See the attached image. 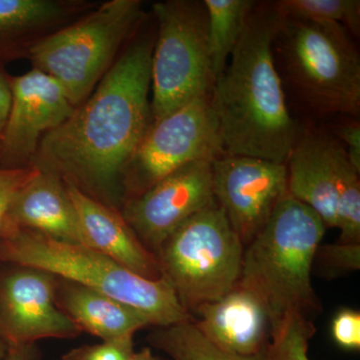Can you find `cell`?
<instances>
[{
	"label": "cell",
	"mask_w": 360,
	"mask_h": 360,
	"mask_svg": "<svg viewBox=\"0 0 360 360\" xmlns=\"http://www.w3.org/2000/svg\"><path fill=\"white\" fill-rule=\"evenodd\" d=\"M155 39L144 35L127 47L84 103L42 139L32 167L118 210L125 170L153 122Z\"/></svg>",
	"instance_id": "6da1fadb"
},
{
	"label": "cell",
	"mask_w": 360,
	"mask_h": 360,
	"mask_svg": "<svg viewBox=\"0 0 360 360\" xmlns=\"http://www.w3.org/2000/svg\"><path fill=\"white\" fill-rule=\"evenodd\" d=\"M283 20L274 4L255 6L213 84L210 103L224 155L286 163L300 136L274 59Z\"/></svg>",
	"instance_id": "7a4b0ae2"
},
{
	"label": "cell",
	"mask_w": 360,
	"mask_h": 360,
	"mask_svg": "<svg viewBox=\"0 0 360 360\" xmlns=\"http://www.w3.org/2000/svg\"><path fill=\"white\" fill-rule=\"evenodd\" d=\"M326 231L309 206L288 193L245 246L236 285L262 300L271 330L288 314L307 316L319 309L311 270Z\"/></svg>",
	"instance_id": "3957f363"
},
{
	"label": "cell",
	"mask_w": 360,
	"mask_h": 360,
	"mask_svg": "<svg viewBox=\"0 0 360 360\" xmlns=\"http://www.w3.org/2000/svg\"><path fill=\"white\" fill-rule=\"evenodd\" d=\"M0 259L44 270L110 296L139 310L158 328L193 319L165 277L139 276L89 246L63 243L28 229H1Z\"/></svg>",
	"instance_id": "277c9868"
},
{
	"label": "cell",
	"mask_w": 360,
	"mask_h": 360,
	"mask_svg": "<svg viewBox=\"0 0 360 360\" xmlns=\"http://www.w3.org/2000/svg\"><path fill=\"white\" fill-rule=\"evenodd\" d=\"M274 44L303 103L319 115H359L360 58L345 26L284 18Z\"/></svg>",
	"instance_id": "5b68a950"
},
{
	"label": "cell",
	"mask_w": 360,
	"mask_h": 360,
	"mask_svg": "<svg viewBox=\"0 0 360 360\" xmlns=\"http://www.w3.org/2000/svg\"><path fill=\"white\" fill-rule=\"evenodd\" d=\"M139 0H110L33 42V68L54 78L75 108L92 94L142 18Z\"/></svg>",
	"instance_id": "8992f818"
},
{
	"label": "cell",
	"mask_w": 360,
	"mask_h": 360,
	"mask_svg": "<svg viewBox=\"0 0 360 360\" xmlns=\"http://www.w3.org/2000/svg\"><path fill=\"white\" fill-rule=\"evenodd\" d=\"M243 251L245 245L217 202L180 225L155 255L162 276L191 314L236 288Z\"/></svg>",
	"instance_id": "52a82bcc"
},
{
	"label": "cell",
	"mask_w": 360,
	"mask_h": 360,
	"mask_svg": "<svg viewBox=\"0 0 360 360\" xmlns=\"http://www.w3.org/2000/svg\"><path fill=\"white\" fill-rule=\"evenodd\" d=\"M158 34L151 58L153 122L208 96L213 77L207 11L198 0H167L153 6Z\"/></svg>",
	"instance_id": "ba28073f"
},
{
	"label": "cell",
	"mask_w": 360,
	"mask_h": 360,
	"mask_svg": "<svg viewBox=\"0 0 360 360\" xmlns=\"http://www.w3.org/2000/svg\"><path fill=\"white\" fill-rule=\"evenodd\" d=\"M224 155L210 94L151 122L122 180L125 200L139 196L184 165ZM123 201V202H124Z\"/></svg>",
	"instance_id": "9c48e42d"
},
{
	"label": "cell",
	"mask_w": 360,
	"mask_h": 360,
	"mask_svg": "<svg viewBox=\"0 0 360 360\" xmlns=\"http://www.w3.org/2000/svg\"><path fill=\"white\" fill-rule=\"evenodd\" d=\"M213 160H198L175 170L139 196L123 202V219L139 240L156 253L180 225L217 203Z\"/></svg>",
	"instance_id": "30bf717a"
},
{
	"label": "cell",
	"mask_w": 360,
	"mask_h": 360,
	"mask_svg": "<svg viewBox=\"0 0 360 360\" xmlns=\"http://www.w3.org/2000/svg\"><path fill=\"white\" fill-rule=\"evenodd\" d=\"M212 169L215 200L245 248L288 193L286 163L222 155Z\"/></svg>",
	"instance_id": "8fae6325"
},
{
	"label": "cell",
	"mask_w": 360,
	"mask_h": 360,
	"mask_svg": "<svg viewBox=\"0 0 360 360\" xmlns=\"http://www.w3.org/2000/svg\"><path fill=\"white\" fill-rule=\"evenodd\" d=\"M58 281L49 272L28 266H18L0 279V338L7 347L82 333L56 303Z\"/></svg>",
	"instance_id": "7c38bea8"
},
{
	"label": "cell",
	"mask_w": 360,
	"mask_h": 360,
	"mask_svg": "<svg viewBox=\"0 0 360 360\" xmlns=\"http://www.w3.org/2000/svg\"><path fill=\"white\" fill-rule=\"evenodd\" d=\"M11 103L0 137L4 168L26 167L42 139L68 120L75 108L54 78L39 70L9 78Z\"/></svg>",
	"instance_id": "4fadbf2b"
},
{
	"label": "cell",
	"mask_w": 360,
	"mask_h": 360,
	"mask_svg": "<svg viewBox=\"0 0 360 360\" xmlns=\"http://www.w3.org/2000/svg\"><path fill=\"white\" fill-rule=\"evenodd\" d=\"M33 167L32 176L11 201L1 229H28L63 243L89 246L63 179Z\"/></svg>",
	"instance_id": "5bb4252c"
},
{
	"label": "cell",
	"mask_w": 360,
	"mask_h": 360,
	"mask_svg": "<svg viewBox=\"0 0 360 360\" xmlns=\"http://www.w3.org/2000/svg\"><path fill=\"white\" fill-rule=\"evenodd\" d=\"M198 330L225 352L239 355L265 352L271 335V323L264 303L255 293L236 285L212 302L191 312Z\"/></svg>",
	"instance_id": "9a60e30c"
},
{
	"label": "cell",
	"mask_w": 360,
	"mask_h": 360,
	"mask_svg": "<svg viewBox=\"0 0 360 360\" xmlns=\"http://www.w3.org/2000/svg\"><path fill=\"white\" fill-rule=\"evenodd\" d=\"M63 181L89 248L139 276L162 277L158 257L135 236L120 210L92 198L72 182Z\"/></svg>",
	"instance_id": "2e32d148"
},
{
	"label": "cell",
	"mask_w": 360,
	"mask_h": 360,
	"mask_svg": "<svg viewBox=\"0 0 360 360\" xmlns=\"http://www.w3.org/2000/svg\"><path fill=\"white\" fill-rule=\"evenodd\" d=\"M340 148L335 137L310 132L298 137L286 161L288 193L309 206L326 229H338L336 158Z\"/></svg>",
	"instance_id": "e0dca14e"
},
{
	"label": "cell",
	"mask_w": 360,
	"mask_h": 360,
	"mask_svg": "<svg viewBox=\"0 0 360 360\" xmlns=\"http://www.w3.org/2000/svg\"><path fill=\"white\" fill-rule=\"evenodd\" d=\"M56 303L82 333L101 341L134 338L137 330L151 326L134 307L65 279L58 278Z\"/></svg>",
	"instance_id": "ac0fdd59"
},
{
	"label": "cell",
	"mask_w": 360,
	"mask_h": 360,
	"mask_svg": "<svg viewBox=\"0 0 360 360\" xmlns=\"http://www.w3.org/2000/svg\"><path fill=\"white\" fill-rule=\"evenodd\" d=\"M208 18V49L214 82L224 70L248 16L257 6L251 0H203Z\"/></svg>",
	"instance_id": "d6986e66"
},
{
	"label": "cell",
	"mask_w": 360,
	"mask_h": 360,
	"mask_svg": "<svg viewBox=\"0 0 360 360\" xmlns=\"http://www.w3.org/2000/svg\"><path fill=\"white\" fill-rule=\"evenodd\" d=\"M148 341L172 360H266L265 352L245 356L217 347L203 336L193 319L158 328L149 335Z\"/></svg>",
	"instance_id": "ffe728a7"
},
{
	"label": "cell",
	"mask_w": 360,
	"mask_h": 360,
	"mask_svg": "<svg viewBox=\"0 0 360 360\" xmlns=\"http://www.w3.org/2000/svg\"><path fill=\"white\" fill-rule=\"evenodd\" d=\"M75 6L58 0H0V37L30 34L58 25Z\"/></svg>",
	"instance_id": "44dd1931"
},
{
	"label": "cell",
	"mask_w": 360,
	"mask_h": 360,
	"mask_svg": "<svg viewBox=\"0 0 360 360\" xmlns=\"http://www.w3.org/2000/svg\"><path fill=\"white\" fill-rule=\"evenodd\" d=\"M284 18L319 25H342L359 35V0H281L274 4Z\"/></svg>",
	"instance_id": "7402d4cb"
},
{
	"label": "cell",
	"mask_w": 360,
	"mask_h": 360,
	"mask_svg": "<svg viewBox=\"0 0 360 360\" xmlns=\"http://www.w3.org/2000/svg\"><path fill=\"white\" fill-rule=\"evenodd\" d=\"M338 174V229L341 243H360V172L340 144L336 158Z\"/></svg>",
	"instance_id": "603a6c76"
},
{
	"label": "cell",
	"mask_w": 360,
	"mask_h": 360,
	"mask_svg": "<svg viewBox=\"0 0 360 360\" xmlns=\"http://www.w3.org/2000/svg\"><path fill=\"white\" fill-rule=\"evenodd\" d=\"M314 333V323L309 317L288 314L271 330L265 350L266 360H310L309 343Z\"/></svg>",
	"instance_id": "cb8c5ba5"
},
{
	"label": "cell",
	"mask_w": 360,
	"mask_h": 360,
	"mask_svg": "<svg viewBox=\"0 0 360 360\" xmlns=\"http://www.w3.org/2000/svg\"><path fill=\"white\" fill-rule=\"evenodd\" d=\"M134 352V338H127L72 348L61 360H129Z\"/></svg>",
	"instance_id": "d4e9b609"
},
{
	"label": "cell",
	"mask_w": 360,
	"mask_h": 360,
	"mask_svg": "<svg viewBox=\"0 0 360 360\" xmlns=\"http://www.w3.org/2000/svg\"><path fill=\"white\" fill-rule=\"evenodd\" d=\"M333 272L355 271L360 269V243L319 245L315 260Z\"/></svg>",
	"instance_id": "484cf974"
},
{
	"label": "cell",
	"mask_w": 360,
	"mask_h": 360,
	"mask_svg": "<svg viewBox=\"0 0 360 360\" xmlns=\"http://www.w3.org/2000/svg\"><path fill=\"white\" fill-rule=\"evenodd\" d=\"M333 340L340 347L349 350L360 348V314L354 309L340 310L331 326Z\"/></svg>",
	"instance_id": "4316f807"
},
{
	"label": "cell",
	"mask_w": 360,
	"mask_h": 360,
	"mask_svg": "<svg viewBox=\"0 0 360 360\" xmlns=\"http://www.w3.org/2000/svg\"><path fill=\"white\" fill-rule=\"evenodd\" d=\"M34 172V167L0 168V231L9 205L21 186Z\"/></svg>",
	"instance_id": "83f0119b"
},
{
	"label": "cell",
	"mask_w": 360,
	"mask_h": 360,
	"mask_svg": "<svg viewBox=\"0 0 360 360\" xmlns=\"http://www.w3.org/2000/svg\"><path fill=\"white\" fill-rule=\"evenodd\" d=\"M335 139L347 153L352 167L360 172V124L356 120L341 123L333 130Z\"/></svg>",
	"instance_id": "f1b7e54d"
},
{
	"label": "cell",
	"mask_w": 360,
	"mask_h": 360,
	"mask_svg": "<svg viewBox=\"0 0 360 360\" xmlns=\"http://www.w3.org/2000/svg\"><path fill=\"white\" fill-rule=\"evenodd\" d=\"M11 103V90L9 78L4 77L0 71V137L4 132V127H6Z\"/></svg>",
	"instance_id": "f546056e"
},
{
	"label": "cell",
	"mask_w": 360,
	"mask_h": 360,
	"mask_svg": "<svg viewBox=\"0 0 360 360\" xmlns=\"http://www.w3.org/2000/svg\"><path fill=\"white\" fill-rule=\"evenodd\" d=\"M4 360H37L34 345L8 347Z\"/></svg>",
	"instance_id": "4dcf8cb0"
},
{
	"label": "cell",
	"mask_w": 360,
	"mask_h": 360,
	"mask_svg": "<svg viewBox=\"0 0 360 360\" xmlns=\"http://www.w3.org/2000/svg\"><path fill=\"white\" fill-rule=\"evenodd\" d=\"M129 360H160L153 355L149 348H142L141 352H134Z\"/></svg>",
	"instance_id": "1f68e13d"
},
{
	"label": "cell",
	"mask_w": 360,
	"mask_h": 360,
	"mask_svg": "<svg viewBox=\"0 0 360 360\" xmlns=\"http://www.w3.org/2000/svg\"><path fill=\"white\" fill-rule=\"evenodd\" d=\"M7 349H8V347L4 340L0 338V360H4V356H6Z\"/></svg>",
	"instance_id": "d6a6232c"
}]
</instances>
